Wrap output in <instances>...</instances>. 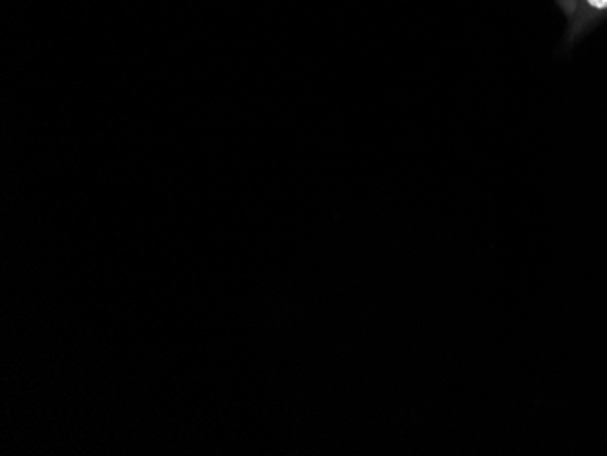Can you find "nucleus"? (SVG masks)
<instances>
[{
  "label": "nucleus",
  "instance_id": "nucleus-1",
  "mask_svg": "<svg viewBox=\"0 0 607 456\" xmlns=\"http://www.w3.org/2000/svg\"><path fill=\"white\" fill-rule=\"evenodd\" d=\"M586 4L595 11H607V0H586Z\"/></svg>",
  "mask_w": 607,
  "mask_h": 456
}]
</instances>
